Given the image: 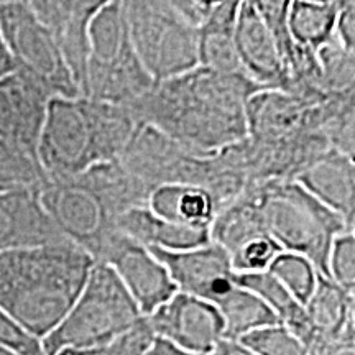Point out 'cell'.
Returning a JSON list of instances; mask_svg holds the SVG:
<instances>
[{
    "label": "cell",
    "mask_w": 355,
    "mask_h": 355,
    "mask_svg": "<svg viewBox=\"0 0 355 355\" xmlns=\"http://www.w3.org/2000/svg\"><path fill=\"white\" fill-rule=\"evenodd\" d=\"M263 91L243 74L198 66L157 83L128 105L139 123L157 128L189 152L212 155L247 139V101Z\"/></svg>",
    "instance_id": "1"
},
{
    "label": "cell",
    "mask_w": 355,
    "mask_h": 355,
    "mask_svg": "<svg viewBox=\"0 0 355 355\" xmlns=\"http://www.w3.org/2000/svg\"><path fill=\"white\" fill-rule=\"evenodd\" d=\"M92 265L73 243L0 254V309L42 343L78 300Z\"/></svg>",
    "instance_id": "2"
},
{
    "label": "cell",
    "mask_w": 355,
    "mask_h": 355,
    "mask_svg": "<svg viewBox=\"0 0 355 355\" xmlns=\"http://www.w3.org/2000/svg\"><path fill=\"white\" fill-rule=\"evenodd\" d=\"M139 121L125 105L87 97H53L48 104L37 158L46 180L73 178L121 159Z\"/></svg>",
    "instance_id": "3"
},
{
    "label": "cell",
    "mask_w": 355,
    "mask_h": 355,
    "mask_svg": "<svg viewBox=\"0 0 355 355\" xmlns=\"http://www.w3.org/2000/svg\"><path fill=\"white\" fill-rule=\"evenodd\" d=\"M248 188L259 202L266 235L283 252L306 257L318 273L327 278L332 241L337 235L355 230L295 181L250 184Z\"/></svg>",
    "instance_id": "4"
},
{
    "label": "cell",
    "mask_w": 355,
    "mask_h": 355,
    "mask_svg": "<svg viewBox=\"0 0 355 355\" xmlns=\"http://www.w3.org/2000/svg\"><path fill=\"white\" fill-rule=\"evenodd\" d=\"M144 314L112 270L94 261L68 314L42 340L43 355L61 349L102 350L135 329Z\"/></svg>",
    "instance_id": "5"
},
{
    "label": "cell",
    "mask_w": 355,
    "mask_h": 355,
    "mask_svg": "<svg viewBox=\"0 0 355 355\" xmlns=\"http://www.w3.org/2000/svg\"><path fill=\"white\" fill-rule=\"evenodd\" d=\"M153 86L133 51L122 2L105 0L89 25L83 97L128 107Z\"/></svg>",
    "instance_id": "6"
},
{
    "label": "cell",
    "mask_w": 355,
    "mask_h": 355,
    "mask_svg": "<svg viewBox=\"0 0 355 355\" xmlns=\"http://www.w3.org/2000/svg\"><path fill=\"white\" fill-rule=\"evenodd\" d=\"M122 8L133 51L155 84L198 68L199 32L171 2L128 0Z\"/></svg>",
    "instance_id": "7"
},
{
    "label": "cell",
    "mask_w": 355,
    "mask_h": 355,
    "mask_svg": "<svg viewBox=\"0 0 355 355\" xmlns=\"http://www.w3.org/2000/svg\"><path fill=\"white\" fill-rule=\"evenodd\" d=\"M0 33L19 73L38 83L51 97H81L55 40L30 2H0Z\"/></svg>",
    "instance_id": "8"
},
{
    "label": "cell",
    "mask_w": 355,
    "mask_h": 355,
    "mask_svg": "<svg viewBox=\"0 0 355 355\" xmlns=\"http://www.w3.org/2000/svg\"><path fill=\"white\" fill-rule=\"evenodd\" d=\"M40 202L66 241L91 255L94 261L117 232L112 211L83 175L44 180L40 188Z\"/></svg>",
    "instance_id": "9"
},
{
    "label": "cell",
    "mask_w": 355,
    "mask_h": 355,
    "mask_svg": "<svg viewBox=\"0 0 355 355\" xmlns=\"http://www.w3.org/2000/svg\"><path fill=\"white\" fill-rule=\"evenodd\" d=\"M96 261L105 263L117 275L144 318L165 304L178 288L158 257L122 232H115Z\"/></svg>",
    "instance_id": "10"
},
{
    "label": "cell",
    "mask_w": 355,
    "mask_h": 355,
    "mask_svg": "<svg viewBox=\"0 0 355 355\" xmlns=\"http://www.w3.org/2000/svg\"><path fill=\"white\" fill-rule=\"evenodd\" d=\"M145 319L155 337L189 354L207 355L225 339L216 306L186 293H175Z\"/></svg>",
    "instance_id": "11"
},
{
    "label": "cell",
    "mask_w": 355,
    "mask_h": 355,
    "mask_svg": "<svg viewBox=\"0 0 355 355\" xmlns=\"http://www.w3.org/2000/svg\"><path fill=\"white\" fill-rule=\"evenodd\" d=\"M326 96V94H324ZM283 91H259L247 101V139L259 145H277L319 133V104Z\"/></svg>",
    "instance_id": "12"
},
{
    "label": "cell",
    "mask_w": 355,
    "mask_h": 355,
    "mask_svg": "<svg viewBox=\"0 0 355 355\" xmlns=\"http://www.w3.org/2000/svg\"><path fill=\"white\" fill-rule=\"evenodd\" d=\"M51 99L38 83L19 71L3 78L0 81V141L38 162V141Z\"/></svg>",
    "instance_id": "13"
},
{
    "label": "cell",
    "mask_w": 355,
    "mask_h": 355,
    "mask_svg": "<svg viewBox=\"0 0 355 355\" xmlns=\"http://www.w3.org/2000/svg\"><path fill=\"white\" fill-rule=\"evenodd\" d=\"M170 272L180 293L216 304L235 285V272L227 252L214 242L184 252L148 248Z\"/></svg>",
    "instance_id": "14"
},
{
    "label": "cell",
    "mask_w": 355,
    "mask_h": 355,
    "mask_svg": "<svg viewBox=\"0 0 355 355\" xmlns=\"http://www.w3.org/2000/svg\"><path fill=\"white\" fill-rule=\"evenodd\" d=\"M105 0H35L30 7L46 26L83 96L89 55V25Z\"/></svg>",
    "instance_id": "15"
},
{
    "label": "cell",
    "mask_w": 355,
    "mask_h": 355,
    "mask_svg": "<svg viewBox=\"0 0 355 355\" xmlns=\"http://www.w3.org/2000/svg\"><path fill=\"white\" fill-rule=\"evenodd\" d=\"M234 43L243 74L263 91L291 92V81L277 43L260 19L254 2H241Z\"/></svg>",
    "instance_id": "16"
},
{
    "label": "cell",
    "mask_w": 355,
    "mask_h": 355,
    "mask_svg": "<svg viewBox=\"0 0 355 355\" xmlns=\"http://www.w3.org/2000/svg\"><path fill=\"white\" fill-rule=\"evenodd\" d=\"M69 243L40 202V189L0 193V254Z\"/></svg>",
    "instance_id": "17"
},
{
    "label": "cell",
    "mask_w": 355,
    "mask_h": 355,
    "mask_svg": "<svg viewBox=\"0 0 355 355\" xmlns=\"http://www.w3.org/2000/svg\"><path fill=\"white\" fill-rule=\"evenodd\" d=\"M295 183L355 229V165L345 155L327 150L309 163Z\"/></svg>",
    "instance_id": "18"
},
{
    "label": "cell",
    "mask_w": 355,
    "mask_h": 355,
    "mask_svg": "<svg viewBox=\"0 0 355 355\" xmlns=\"http://www.w3.org/2000/svg\"><path fill=\"white\" fill-rule=\"evenodd\" d=\"M355 298L331 279L319 277L304 311L309 324L306 350L332 345H354Z\"/></svg>",
    "instance_id": "19"
},
{
    "label": "cell",
    "mask_w": 355,
    "mask_h": 355,
    "mask_svg": "<svg viewBox=\"0 0 355 355\" xmlns=\"http://www.w3.org/2000/svg\"><path fill=\"white\" fill-rule=\"evenodd\" d=\"M115 227L140 245L163 252L193 250L211 242V229L189 227L159 219L146 206L127 211L119 217Z\"/></svg>",
    "instance_id": "20"
},
{
    "label": "cell",
    "mask_w": 355,
    "mask_h": 355,
    "mask_svg": "<svg viewBox=\"0 0 355 355\" xmlns=\"http://www.w3.org/2000/svg\"><path fill=\"white\" fill-rule=\"evenodd\" d=\"M159 219L189 227L211 229L219 204L209 191L188 184H163L152 191L146 204Z\"/></svg>",
    "instance_id": "21"
},
{
    "label": "cell",
    "mask_w": 355,
    "mask_h": 355,
    "mask_svg": "<svg viewBox=\"0 0 355 355\" xmlns=\"http://www.w3.org/2000/svg\"><path fill=\"white\" fill-rule=\"evenodd\" d=\"M241 2H216L199 28V66L224 74H243L234 43ZM245 76V74H243Z\"/></svg>",
    "instance_id": "22"
},
{
    "label": "cell",
    "mask_w": 355,
    "mask_h": 355,
    "mask_svg": "<svg viewBox=\"0 0 355 355\" xmlns=\"http://www.w3.org/2000/svg\"><path fill=\"white\" fill-rule=\"evenodd\" d=\"M235 283L259 296L273 311L279 324L290 329L306 347L309 339V324L304 306L293 298L268 270L260 273H235Z\"/></svg>",
    "instance_id": "23"
},
{
    "label": "cell",
    "mask_w": 355,
    "mask_h": 355,
    "mask_svg": "<svg viewBox=\"0 0 355 355\" xmlns=\"http://www.w3.org/2000/svg\"><path fill=\"white\" fill-rule=\"evenodd\" d=\"M214 306L224 321L225 339L241 340L252 332L279 324L273 311L259 296L237 283Z\"/></svg>",
    "instance_id": "24"
},
{
    "label": "cell",
    "mask_w": 355,
    "mask_h": 355,
    "mask_svg": "<svg viewBox=\"0 0 355 355\" xmlns=\"http://www.w3.org/2000/svg\"><path fill=\"white\" fill-rule=\"evenodd\" d=\"M340 2L296 0L288 7V28L293 43L316 53L334 37Z\"/></svg>",
    "instance_id": "25"
},
{
    "label": "cell",
    "mask_w": 355,
    "mask_h": 355,
    "mask_svg": "<svg viewBox=\"0 0 355 355\" xmlns=\"http://www.w3.org/2000/svg\"><path fill=\"white\" fill-rule=\"evenodd\" d=\"M268 272L286 288L293 298L303 306L311 300L318 286L319 277H321L306 257L291 254V252H282L277 255V259L270 265Z\"/></svg>",
    "instance_id": "26"
},
{
    "label": "cell",
    "mask_w": 355,
    "mask_h": 355,
    "mask_svg": "<svg viewBox=\"0 0 355 355\" xmlns=\"http://www.w3.org/2000/svg\"><path fill=\"white\" fill-rule=\"evenodd\" d=\"M321 86L326 94H339L355 89V53H350L332 37L318 51Z\"/></svg>",
    "instance_id": "27"
},
{
    "label": "cell",
    "mask_w": 355,
    "mask_h": 355,
    "mask_svg": "<svg viewBox=\"0 0 355 355\" xmlns=\"http://www.w3.org/2000/svg\"><path fill=\"white\" fill-rule=\"evenodd\" d=\"M42 168L30 155L0 141V193L17 189H40L44 183Z\"/></svg>",
    "instance_id": "28"
},
{
    "label": "cell",
    "mask_w": 355,
    "mask_h": 355,
    "mask_svg": "<svg viewBox=\"0 0 355 355\" xmlns=\"http://www.w3.org/2000/svg\"><path fill=\"white\" fill-rule=\"evenodd\" d=\"M257 355H308L304 344L282 324L263 327L241 339Z\"/></svg>",
    "instance_id": "29"
},
{
    "label": "cell",
    "mask_w": 355,
    "mask_h": 355,
    "mask_svg": "<svg viewBox=\"0 0 355 355\" xmlns=\"http://www.w3.org/2000/svg\"><path fill=\"white\" fill-rule=\"evenodd\" d=\"M327 279L349 295H355V232H344L332 241Z\"/></svg>",
    "instance_id": "30"
},
{
    "label": "cell",
    "mask_w": 355,
    "mask_h": 355,
    "mask_svg": "<svg viewBox=\"0 0 355 355\" xmlns=\"http://www.w3.org/2000/svg\"><path fill=\"white\" fill-rule=\"evenodd\" d=\"M283 252L277 242L268 235L252 239L229 254L235 273H260L266 272L272 261Z\"/></svg>",
    "instance_id": "31"
},
{
    "label": "cell",
    "mask_w": 355,
    "mask_h": 355,
    "mask_svg": "<svg viewBox=\"0 0 355 355\" xmlns=\"http://www.w3.org/2000/svg\"><path fill=\"white\" fill-rule=\"evenodd\" d=\"M254 6L259 12L260 19L263 20L266 28H268V32L272 33L279 55L283 58V63L286 66L288 76H290L293 55H295V43H293L290 28H288V7H290V2H282V0L279 2H254Z\"/></svg>",
    "instance_id": "32"
},
{
    "label": "cell",
    "mask_w": 355,
    "mask_h": 355,
    "mask_svg": "<svg viewBox=\"0 0 355 355\" xmlns=\"http://www.w3.org/2000/svg\"><path fill=\"white\" fill-rule=\"evenodd\" d=\"M0 347L10 349L20 355H43L42 343L20 329L2 309H0Z\"/></svg>",
    "instance_id": "33"
},
{
    "label": "cell",
    "mask_w": 355,
    "mask_h": 355,
    "mask_svg": "<svg viewBox=\"0 0 355 355\" xmlns=\"http://www.w3.org/2000/svg\"><path fill=\"white\" fill-rule=\"evenodd\" d=\"M153 332L150 331L146 319H144L135 329L123 334L121 339L105 347L102 355H144L145 350L153 343Z\"/></svg>",
    "instance_id": "34"
},
{
    "label": "cell",
    "mask_w": 355,
    "mask_h": 355,
    "mask_svg": "<svg viewBox=\"0 0 355 355\" xmlns=\"http://www.w3.org/2000/svg\"><path fill=\"white\" fill-rule=\"evenodd\" d=\"M334 37L345 50L355 53V3L340 2L337 13Z\"/></svg>",
    "instance_id": "35"
},
{
    "label": "cell",
    "mask_w": 355,
    "mask_h": 355,
    "mask_svg": "<svg viewBox=\"0 0 355 355\" xmlns=\"http://www.w3.org/2000/svg\"><path fill=\"white\" fill-rule=\"evenodd\" d=\"M171 6L178 12V15L181 19L188 21L191 26L198 30L201 28L204 21L207 20V17L211 15L212 8H214L216 2H201V0H184V2H171Z\"/></svg>",
    "instance_id": "36"
},
{
    "label": "cell",
    "mask_w": 355,
    "mask_h": 355,
    "mask_svg": "<svg viewBox=\"0 0 355 355\" xmlns=\"http://www.w3.org/2000/svg\"><path fill=\"white\" fill-rule=\"evenodd\" d=\"M207 355H257L254 350H250L241 340L234 339H222L214 349Z\"/></svg>",
    "instance_id": "37"
},
{
    "label": "cell",
    "mask_w": 355,
    "mask_h": 355,
    "mask_svg": "<svg viewBox=\"0 0 355 355\" xmlns=\"http://www.w3.org/2000/svg\"><path fill=\"white\" fill-rule=\"evenodd\" d=\"M144 355H196V354H189L184 352V350L175 347V345L165 343V340L158 339L155 337L153 343L150 344V347L145 350Z\"/></svg>",
    "instance_id": "38"
},
{
    "label": "cell",
    "mask_w": 355,
    "mask_h": 355,
    "mask_svg": "<svg viewBox=\"0 0 355 355\" xmlns=\"http://www.w3.org/2000/svg\"><path fill=\"white\" fill-rule=\"evenodd\" d=\"M15 63H13L10 51H8L6 40H3L2 33H0V81L3 78L10 76L12 73H15Z\"/></svg>",
    "instance_id": "39"
},
{
    "label": "cell",
    "mask_w": 355,
    "mask_h": 355,
    "mask_svg": "<svg viewBox=\"0 0 355 355\" xmlns=\"http://www.w3.org/2000/svg\"><path fill=\"white\" fill-rule=\"evenodd\" d=\"M104 354V349L102 350H74V349H61L58 352L48 354V355H102Z\"/></svg>",
    "instance_id": "40"
},
{
    "label": "cell",
    "mask_w": 355,
    "mask_h": 355,
    "mask_svg": "<svg viewBox=\"0 0 355 355\" xmlns=\"http://www.w3.org/2000/svg\"><path fill=\"white\" fill-rule=\"evenodd\" d=\"M0 355H20L17 352H13L10 349H6V347H0Z\"/></svg>",
    "instance_id": "41"
}]
</instances>
